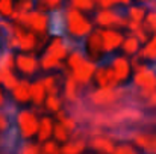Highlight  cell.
Listing matches in <instances>:
<instances>
[{"mask_svg":"<svg viewBox=\"0 0 156 154\" xmlns=\"http://www.w3.org/2000/svg\"><path fill=\"white\" fill-rule=\"evenodd\" d=\"M62 17H64V29L67 30V33L71 38L83 39L94 29L91 20L87 18L85 12H80V11L71 8V6H68L65 9V12L62 14Z\"/></svg>","mask_w":156,"mask_h":154,"instance_id":"1","label":"cell"},{"mask_svg":"<svg viewBox=\"0 0 156 154\" xmlns=\"http://www.w3.org/2000/svg\"><path fill=\"white\" fill-rule=\"evenodd\" d=\"M67 67L70 68L71 76L80 85H88L94 77V71L97 68V63L94 60L88 59L82 51L74 50L70 51L67 56Z\"/></svg>","mask_w":156,"mask_h":154,"instance_id":"2","label":"cell"},{"mask_svg":"<svg viewBox=\"0 0 156 154\" xmlns=\"http://www.w3.org/2000/svg\"><path fill=\"white\" fill-rule=\"evenodd\" d=\"M14 23L21 24L23 27L32 30L34 33H37L38 36L46 35L50 30V15L44 11L40 9H30L27 12H14L12 18Z\"/></svg>","mask_w":156,"mask_h":154,"instance_id":"3","label":"cell"},{"mask_svg":"<svg viewBox=\"0 0 156 154\" xmlns=\"http://www.w3.org/2000/svg\"><path fill=\"white\" fill-rule=\"evenodd\" d=\"M70 53V47L65 43V39L59 35H55L50 43L47 44L46 51L43 53V56L40 57V67L44 71H52L61 67L62 60L67 59Z\"/></svg>","mask_w":156,"mask_h":154,"instance_id":"4","label":"cell"},{"mask_svg":"<svg viewBox=\"0 0 156 154\" xmlns=\"http://www.w3.org/2000/svg\"><path fill=\"white\" fill-rule=\"evenodd\" d=\"M132 80L133 85L138 89H141V94L144 95H150L156 89V71L144 63H141L133 70Z\"/></svg>","mask_w":156,"mask_h":154,"instance_id":"5","label":"cell"},{"mask_svg":"<svg viewBox=\"0 0 156 154\" xmlns=\"http://www.w3.org/2000/svg\"><path fill=\"white\" fill-rule=\"evenodd\" d=\"M94 23L100 29H115V27H126L127 18H124L121 14L115 12L112 8L99 9L94 15Z\"/></svg>","mask_w":156,"mask_h":154,"instance_id":"6","label":"cell"},{"mask_svg":"<svg viewBox=\"0 0 156 154\" xmlns=\"http://www.w3.org/2000/svg\"><path fill=\"white\" fill-rule=\"evenodd\" d=\"M85 53H87V57L94 62L103 59L106 53H105L103 41H102V29H93V32L85 38Z\"/></svg>","mask_w":156,"mask_h":154,"instance_id":"7","label":"cell"},{"mask_svg":"<svg viewBox=\"0 0 156 154\" xmlns=\"http://www.w3.org/2000/svg\"><path fill=\"white\" fill-rule=\"evenodd\" d=\"M40 68H41L40 67V59L35 57L34 54L21 51L20 54L15 56V70L18 73H21L23 76H26V77L35 76Z\"/></svg>","mask_w":156,"mask_h":154,"instance_id":"8","label":"cell"},{"mask_svg":"<svg viewBox=\"0 0 156 154\" xmlns=\"http://www.w3.org/2000/svg\"><path fill=\"white\" fill-rule=\"evenodd\" d=\"M93 80L99 88H117L120 85L118 79L115 77V73L112 71L111 65H100L94 71Z\"/></svg>","mask_w":156,"mask_h":154,"instance_id":"9","label":"cell"},{"mask_svg":"<svg viewBox=\"0 0 156 154\" xmlns=\"http://www.w3.org/2000/svg\"><path fill=\"white\" fill-rule=\"evenodd\" d=\"M109 65H111L112 71L115 73V77L118 79L120 85L121 83H126L130 79L133 70H132L130 60L126 56H115V57H112V60H111Z\"/></svg>","mask_w":156,"mask_h":154,"instance_id":"10","label":"cell"},{"mask_svg":"<svg viewBox=\"0 0 156 154\" xmlns=\"http://www.w3.org/2000/svg\"><path fill=\"white\" fill-rule=\"evenodd\" d=\"M124 35L117 29H102V41L106 54H111L121 47Z\"/></svg>","mask_w":156,"mask_h":154,"instance_id":"11","label":"cell"},{"mask_svg":"<svg viewBox=\"0 0 156 154\" xmlns=\"http://www.w3.org/2000/svg\"><path fill=\"white\" fill-rule=\"evenodd\" d=\"M120 95L118 86L117 88H97L94 92H91V100L96 104H108L117 100Z\"/></svg>","mask_w":156,"mask_h":154,"instance_id":"12","label":"cell"},{"mask_svg":"<svg viewBox=\"0 0 156 154\" xmlns=\"http://www.w3.org/2000/svg\"><path fill=\"white\" fill-rule=\"evenodd\" d=\"M12 98L18 103H26L30 100V82L27 79L18 80L17 85L11 89Z\"/></svg>","mask_w":156,"mask_h":154,"instance_id":"13","label":"cell"},{"mask_svg":"<svg viewBox=\"0 0 156 154\" xmlns=\"http://www.w3.org/2000/svg\"><path fill=\"white\" fill-rule=\"evenodd\" d=\"M123 53L126 54V56H130V57H133V56H136L138 53H140V49H141V41L135 36V35H129V36H124V39H123V43H121V47H120Z\"/></svg>","mask_w":156,"mask_h":154,"instance_id":"14","label":"cell"},{"mask_svg":"<svg viewBox=\"0 0 156 154\" xmlns=\"http://www.w3.org/2000/svg\"><path fill=\"white\" fill-rule=\"evenodd\" d=\"M138 56H140V59L156 62V33H153V36L149 38V39L144 43V46L140 49Z\"/></svg>","mask_w":156,"mask_h":154,"instance_id":"15","label":"cell"},{"mask_svg":"<svg viewBox=\"0 0 156 154\" xmlns=\"http://www.w3.org/2000/svg\"><path fill=\"white\" fill-rule=\"evenodd\" d=\"M147 9L143 5H129L127 6V21L130 23H143L146 18Z\"/></svg>","mask_w":156,"mask_h":154,"instance_id":"16","label":"cell"},{"mask_svg":"<svg viewBox=\"0 0 156 154\" xmlns=\"http://www.w3.org/2000/svg\"><path fill=\"white\" fill-rule=\"evenodd\" d=\"M46 88H44V83L43 80H35L30 83V100L37 104H41L46 98Z\"/></svg>","mask_w":156,"mask_h":154,"instance_id":"17","label":"cell"},{"mask_svg":"<svg viewBox=\"0 0 156 154\" xmlns=\"http://www.w3.org/2000/svg\"><path fill=\"white\" fill-rule=\"evenodd\" d=\"M18 79L17 76L14 74L12 70H3L0 68V86H3L5 89H12L15 85H17Z\"/></svg>","mask_w":156,"mask_h":154,"instance_id":"18","label":"cell"},{"mask_svg":"<svg viewBox=\"0 0 156 154\" xmlns=\"http://www.w3.org/2000/svg\"><path fill=\"white\" fill-rule=\"evenodd\" d=\"M80 86H82V85L70 74V76L65 79V82H64V91H65L67 98H68V100H74V98L77 97V89H79Z\"/></svg>","mask_w":156,"mask_h":154,"instance_id":"19","label":"cell"},{"mask_svg":"<svg viewBox=\"0 0 156 154\" xmlns=\"http://www.w3.org/2000/svg\"><path fill=\"white\" fill-rule=\"evenodd\" d=\"M37 9L44 12H58L64 3V0H34Z\"/></svg>","mask_w":156,"mask_h":154,"instance_id":"20","label":"cell"},{"mask_svg":"<svg viewBox=\"0 0 156 154\" xmlns=\"http://www.w3.org/2000/svg\"><path fill=\"white\" fill-rule=\"evenodd\" d=\"M43 83H44V88L47 91V94H58L59 89H61V77L52 74V76H47L44 79H41Z\"/></svg>","mask_w":156,"mask_h":154,"instance_id":"21","label":"cell"},{"mask_svg":"<svg viewBox=\"0 0 156 154\" xmlns=\"http://www.w3.org/2000/svg\"><path fill=\"white\" fill-rule=\"evenodd\" d=\"M0 68L3 70H15V54L9 50L0 51Z\"/></svg>","mask_w":156,"mask_h":154,"instance_id":"22","label":"cell"},{"mask_svg":"<svg viewBox=\"0 0 156 154\" xmlns=\"http://www.w3.org/2000/svg\"><path fill=\"white\" fill-rule=\"evenodd\" d=\"M15 12V0H0V18H12Z\"/></svg>","mask_w":156,"mask_h":154,"instance_id":"23","label":"cell"},{"mask_svg":"<svg viewBox=\"0 0 156 154\" xmlns=\"http://www.w3.org/2000/svg\"><path fill=\"white\" fill-rule=\"evenodd\" d=\"M68 6H71L80 12H91V11H94L96 3H94V0H70Z\"/></svg>","mask_w":156,"mask_h":154,"instance_id":"24","label":"cell"},{"mask_svg":"<svg viewBox=\"0 0 156 154\" xmlns=\"http://www.w3.org/2000/svg\"><path fill=\"white\" fill-rule=\"evenodd\" d=\"M143 26L146 27L147 32L156 33V11H150L146 14V18L143 21Z\"/></svg>","mask_w":156,"mask_h":154,"instance_id":"25","label":"cell"},{"mask_svg":"<svg viewBox=\"0 0 156 154\" xmlns=\"http://www.w3.org/2000/svg\"><path fill=\"white\" fill-rule=\"evenodd\" d=\"M35 8V2L34 0H18L15 2V12H27L30 9Z\"/></svg>","mask_w":156,"mask_h":154,"instance_id":"26","label":"cell"},{"mask_svg":"<svg viewBox=\"0 0 156 154\" xmlns=\"http://www.w3.org/2000/svg\"><path fill=\"white\" fill-rule=\"evenodd\" d=\"M59 104H61V100H59L58 94H49V97H47V106H49V109H58Z\"/></svg>","mask_w":156,"mask_h":154,"instance_id":"27","label":"cell"},{"mask_svg":"<svg viewBox=\"0 0 156 154\" xmlns=\"http://www.w3.org/2000/svg\"><path fill=\"white\" fill-rule=\"evenodd\" d=\"M94 3H96V6H99L100 9H106V8L115 6L114 0H94Z\"/></svg>","mask_w":156,"mask_h":154,"instance_id":"28","label":"cell"},{"mask_svg":"<svg viewBox=\"0 0 156 154\" xmlns=\"http://www.w3.org/2000/svg\"><path fill=\"white\" fill-rule=\"evenodd\" d=\"M132 0H114L115 5H120V6H129Z\"/></svg>","mask_w":156,"mask_h":154,"instance_id":"29","label":"cell"},{"mask_svg":"<svg viewBox=\"0 0 156 154\" xmlns=\"http://www.w3.org/2000/svg\"><path fill=\"white\" fill-rule=\"evenodd\" d=\"M150 97V104H153V106H156V89L149 95Z\"/></svg>","mask_w":156,"mask_h":154,"instance_id":"30","label":"cell"},{"mask_svg":"<svg viewBox=\"0 0 156 154\" xmlns=\"http://www.w3.org/2000/svg\"><path fill=\"white\" fill-rule=\"evenodd\" d=\"M5 125H6V119H5V116L0 113V130H3Z\"/></svg>","mask_w":156,"mask_h":154,"instance_id":"31","label":"cell"},{"mask_svg":"<svg viewBox=\"0 0 156 154\" xmlns=\"http://www.w3.org/2000/svg\"><path fill=\"white\" fill-rule=\"evenodd\" d=\"M5 100H6V98H5V94H3V91L0 89V107L5 104Z\"/></svg>","mask_w":156,"mask_h":154,"instance_id":"32","label":"cell"},{"mask_svg":"<svg viewBox=\"0 0 156 154\" xmlns=\"http://www.w3.org/2000/svg\"><path fill=\"white\" fill-rule=\"evenodd\" d=\"M136 2H140V3H147V2H150V0H136Z\"/></svg>","mask_w":156,"mask_h":154,"instance_id":"33","label":"cell"},{"mask_svg":"<svg viewBox=\"0 0 156 154\" xmlns=\"http://www.w3.org/2000/svg\"><path fill=\"white\" fill-rule=\"evenodd\" d=\"M2 41H3V38H2V35H0V47H2Z\"/></svg>","mask_w":156,"mask_h":154,"instance_id":"34","label":"cell"}]
</instances>
